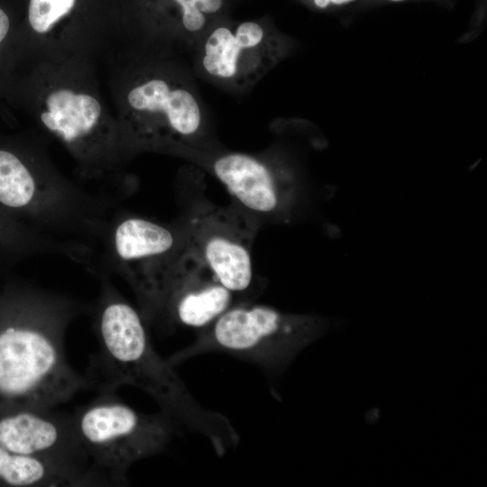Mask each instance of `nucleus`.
Listing matches in <instances>:
<instances>
[{
  "instance_id": "f257e3e1",
  "label": "nucleus",
  "mask_w": 487,
  "mask_h": 487,
  "mask_svg": "<svg viewBox=\"0 0 487 487\" xmlns=\"http://www.w3.org/2000/svg\"><path fill=\"white\" fill-rule=\"evenodd\" d=\"M97 335L99 351L87 372L93 390L115 392L123 385L136 387L179 426L207 437L217 455L236 446L239 436L228 418L193 397L174 365L155 351L132 306L122 300L107 302L99 315Z\"/></svg>"
},
{
  "instance_id": "f03ea898",
  "label": "nucleus",
  "mask_w": 487,
  "mask_h": 487,
  "mask_svg": "<svg viewBox=\"0 0 487 487\" xmlns=\"http://www.w3.org/2000/svg\"><path fill=\"white\" fill-rule=\"evenodd\" d=\"M62 325L40 314L0 329V406L55 408L93 390L68 362Z\"/></svg>"
},
{
  "instance_id": "7ed1b4c3",
  "label": "nucleus",
  "mask_w": 487,
  "mask_h": 487,
  "mask_svg": "<svg viewBox=\"0 0 487 487\" xmlns=\"http://www.w3.org/2000/svg\"><path fill=\"white\" fill-rule=\"evenodd\" d=\"M330 326L329 318L317 315L288 313L262 305H235L169 362L175 365L197 354L222 352L280 372Z\"/></svg>"
},
{
  "instance_id": "20e7f679",
  "label": "nucleus",
  "mask_w": 487,
  "mask_h": 487,
  "mask_svg": "<svg viewBox=\"0 0 487 487\" xmlns=\"http://www.w3.org/2000/svg\"><path fill=\"white\" fill-rule=\"evenodd\" d=\"M72 417L94 470L107 486L127 485L131 465L162 452L179 426L161 411L144 414L135 410L115 392H98Z\"/></svg>"
},
{
  "instance_id": "39448f33",
  "label": "nucleus",
  "mask_w": 487,
  "mask_h": 487,
  "mask_svg": "<svg viewBox=\"0 0 487 487\" xmlns=\"http://www.w3.org/2000/svg\"><path fill=\"white\" fill-rule=\"evenodd\" d=\"M255 225L241 210L203 205L189 216L184 245L234 295L253 280L252 246Z\"/></svg>"
},
{
  "instance_id": "423d86ee",
  "label": "nucleus",
  "mask_w": 487,
  "mask_h": 487,
  "mask_svg": "<svg viewBox=\"0 0 487 487\" xmlns=\"http://www.w3.org/2000/svg\"><path fill=\"white\" fill-rule=\"evenodd\" d=\"M125 120L149 142H185L196 137L202 113L192 92L159 73L147 74L127 87L123 99Z\"/></svg>"
},
{
  "instance_id": "0eeeda50",
  "label": "nucleus",
  "mask_w": 487,
  "mask_h": 487,
  "mask_svg": "<svg viewBox=\"0 0 487 487\" xmlns=\"http://www.w3.org/2000/svg\"><path fill=\"white\" fill-rule=\"evenodd\" d=\"M0 446L79 473L96 486H107L92 466L72 414L54 408H15L0 417Z\"/></svg>"
},
{
  "instance_id": "6e6552de",
  "label": "nucleus",
  "mask_w": 487,
  "mask_h": 487,
  "mask_svg": "<svg viewBox=\"0 0 487 487\" xmlns=\"http://www.w3.org/2000/svg\"><path fill=\"white\" fill-rule=\"evenodd\" d=\"M274 40L257 22L216 27L204 42L202 67L221 81L237 86L251 84L274 61Z\"/></svg>"
},
{
  "instance_id": "1a4fd4ad",
  "label": "nucleus",
  "mask_w": 487,
  "mask_h": 487,
  "mask_svg": "<svg viewBox=\"0 0 487 487\" xmlns=\"http://www.w3.org/2000/svg\"><path fill=\"white\" fill-rule=\"evenodd\" d=\"M115 246L122 260L137 264L140 292L152 306L161 307L172 269L184 246L175 250L179 244L169 229L135 217L117 226Z\"/></svg>"
},
{
  "instance_id": "9d476101",
  "label": "nucleus",
  "mask_w": 487,
  "mask_h": 487,
  "mask_svg": "<svg viewBox=\"0 0 487 487\" xmlns=\"http://www.w3.org/2000/svg\"><path fill=\"white\" fill-rule=\"evenodd\" d=\"M234 294L184 248L172 269L162 307L179 324L205 328L232 308Z\"/></svg>"
},
{
  "instance_id": "9b49d317",
  "label": "nucleus",
  "mask_w": 487,
  "mask_h": 487,
  "mask_svg": "<svg viewBox=\"0 0 487 487\" xmlns=\"http://www.w3.org/2000/svg\"><path fill=\"white\" fill-rule=\"evenodd\" d=\"M213 170L228 192L252 213L278 215L295 201L297 191L290 179L252 155L225 154L214 161Z\"/></svg>"
},
{
  "instance_id": "f8f14e48",
  "label": "nucleus",
  "mask_w": 487,
  "mask_h": 487,
  "mask_svg": "<svg viewBox=\"0 0 487 487\" xmlns=\"http://www.w3.org/2000/svg\"><path fill=\"white\" fill-rule=\"evenodd\" d=\"M38 114L43 126L73 144L96 133L105 119L96 95L76 83H57L41 96Z\"/></svg>"
},
{
  "instance_id": "ddd939ff",
  "label": "nucleus",
  "mask_w": 487,
  "mask_h": 487,
  "mask_svg": "<svg viewBox=\"0 0 487 487\" xmlns=\"http://www.w3.org/2000/svg\"><path fill=\"white\" fill-rule=\"evenodd\" d=\"M0 481L17 487L96 486L87 477L35 456L0 446Z\"/></svg>"
},
{
  "instance_id": "4468645a",
  "label": "nucleus",
  "mask_w": 487,
  "mask_h": 487,
  "mask_svg": "<svg viewBox=\"0 0 487 487\" xmlns=\"http://www.w3.org/2000/svg\"><path fill=\"white\" fill-rule=\"evenodd\" d=\"M36 189L34 179L14 152L0 149V203L21 207L29 204Z\"/></svg>"
},
{
  "instance_id": "2eb2a0df",
  "label": "nucleus",
  "mask_w": 487,
  "mask_h": 487,
  "mask_svg": "<svg viewBox=\"0 0 487 487\" xmlns=\"http://www.w3.org/2000/svg\"><path fill=\"white\" fill-rule=\"evenodd\" d=\"M76 0H29L28 32L33 37L48 36L70 14Z\"/></svg>"
},
{
  "instance_id": "dca6fc26",
  "label": "nucleus",
  "mask_w": 487,
  "mask_h": 487,
  "mask_svg": "<svg viewBox=\"0 0 487 487\" xmlns=\"http://www.w3.org/2000/svg\"><path fill=\"white\" fill-rule=\"evenodd\" d=\"M172 8L175 21L189 33L204 30L220 12L225 0H166Z\"/></svg>"
},
{
  "instance_id": "f3484780",
  "label": "nucleus",
  "mask_w": 487,
  "mask_h": 487,
  "mask_svg": "<svg viewBox=\"0 0 487 487\" xmlns=\"http://www.w3.org/2000/svg\"><path fill=\"white\" fill-rule=\"evenodd\" d=\"M15 38L13 17L8 9L0 5V92L11 90L13 87L12 72L16 64Z\"/></svg>"
},
{
  "instance_id": "a211bd4d",
  "label": "nucleus",
  "mask_w": 487,
  "mask_h": 487,
  "mask_svg": "<svg viewBox=\"0 0 487 487\" xmlns=\"http://www.w3.org/2000/svg\"><path fill=\"white\" fill-rule=\"evenodd\" d=\"M352 0H314L316 5L318 7L324 8L329 5V3H333L335 5H340L344 3L350 2Z\"/></svg>"
},
{
  "instance_id": "6ab92c4d",
  "label": "nucleus",
  "mask_w": 487,
  "mask_h": 487,
  "mask_svg": "<svg viewBox=\"0 0 487 487\" xmlns=\"http://www.w3.org/2000/svg\"><path fill=\"white\" fill-rule=\"evenodd\" d=\"M392 1H401V0H392Z\"/></svg>"
}]
</instances>
